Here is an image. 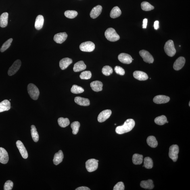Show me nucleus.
Segmentation results:
<instances>
[{
    "instance_id": "f257e3e1",
    "label": "nucleus",
    "mask_w": 190,
    "mask_h": 190,
    "mask_svg": "<svg viewBox=\"0 0 190 190\" xmlns=\"http://www.w3.org/2000/svg\"><path fill=\"white\" fill-rule=\"evenodd\" d=\"M135 124V121L133 119H128L124 123L123 125L117 127L116 128V132L120 135L129 132L133 129Z\"/></svg>"
},
{
    "instance_id": "f03ea898",
    "label": "nucleus",
    "mask_w": 190,
    "mask_h": 190,
    "mask_svg": "<svg viewBox=\"0 0 190 190\" xmlns=\"http://www.w3.org/2000/svg\"><path fill=\"white\" fill-rule=\"evenodd\" d=\"M105 35L106 39L111 42H116L120 39V36L113 28L107 29L105 32Z\"/></svg>"
},
{
    "instance_id": "7ed1b4c3",
    "label": "nucleus",
    "mask_w": 190,
    "mask_h": 190,
    "mask_svg": "<svg viewBox=\"0 0 190 190\" xmlns=\"http://www.w3.org/2000/svg\"><path fill=\"white\" fill-rule=\"evenodd\" d=\"M27 90L30 97L34 100H37L40 95L39 90L37 86L33 84H29L28 86Z\"/></svg>"
},
{
    "instance_id": "20e7f679",
    "label": "nucleus",
    "mask_w": 190,
    "mask_h": 190,
    "mask_svg": "<svg viewBox=\"0 0 190 190\" xmlns=\"http://www.w3.org/2000/svg\"><path fill=\"white\" fill-rule=\"evenodd\" d=\"M164 49L165 53L168 56H173L176 53L173 41L172 40H169L167 41L165 44Z\"/></svg>"
},
{
    "instance_id": "39448f33",
    "label": "nucleus",
    "mask_w": 190,
    "mask_h": 190,
    "mask_svg": "<svg viewBox=\"0 0 190 190\" xmlns=\"http://www.w3.org/2000/svg\"><path fill=\"white\" fill-rule=\"evenodd\" d=\"M99 161L95 159H91L86 162V168L88 172H93L96 170L98 166Z\"/></svg>"
},
{
    "instance_id": "423d86ee",
    "label": "nucleus",
    "mask_w": 190,
    "mask_h": 190,
    "mask_svg": "<svg viewBox=\"0 0 190 190\" xmlns=\"http://www.w3.org/2000/svg\"><path fill=\"white\" fill-rule=\"evenodd\" d=\"M179 151V147L177 145H173L170 147L169 156L174 162H176L178 160Z\"/></svg>"
},
{
    "instance_id": "0eeeda50",
    "label": "nucleus",
    "mask_w": 190,
    "mask_h": 190,
    "mask_svg": "<svg viewBox=\"0 0 190 190\" xmlns=\"http://www.w3.org/2000/svg\"><path fill=\"white\" fill-rule=\"evenodd\" d=\"M95 45L93 42L87 41L83 42L80 45V50L84 52H90L95 50Z\"/></svg>"
},
{
    "instance_id": "6e6552de",
    "label": "nucleus",
    "mask_w": 190,
    "mask_h": 190,
    "mask_svg": "<svg viewBox=\"0 0 190 190\" xmlns=\"http://www.w3.org/2000/svg\"><path fill=\"white\" fill-rule=\"evenodd\" d=\"M21 66V61L20 59H17L15 61L8 71L9 76H12L16 74L20 68Z\"/></svg>"
},
{
    "instance_id": "1a4fd4ad",
    "label": "nucleus",
    "mask_w": 190,
    "mask_h": 190,
    "mask_svg": "<svg viewBox=\"0 0 190 190\" xmlns=\"http://www.w3.org/2000/svg\"><path fill=\"white\" fill-rule=\"evenodd\" d=\"M139 53L140 56L143 59L145 62L149 63H153L154 61V59L152 55L148 51L143 50L140 51Z\"/></svg>"
},
{
    "instance_id": "9d476101",
    "label": "nucleus",
    "mask_w": 190,
    "mask_h": 190,
    "mask_svg": "<svg viewBox=\"0 0 190 190\" xmlns=\"http://www.w3.org/2000/svg\"><path fill=\"white\" fill-rule=\"evenodd\" d=\"M112 114V111L110 110H106L102 111L98 117V120L99 122L102 123L105 121Z\"/></svg>"
},
{
    "instance_id": "9b49d317",
    "label": "nucleus",
    "mask_w": 190,
    "mask_h": 190,
    "mask_svg": "<svg viewBox=\"0 0 190 190\" xmlns=\"http://www.w3.org/2000/svg\"><path fill=\"white\" fill-rule=\"evenodd\" d=\"M118 59L120 62L124 64H129L132 62V58L130 55L122 53L118 55Z\"/></svg>"
},
{
    "instance_id": "f8f14e48",
    "label": "nucleus",
    "mask_w": 190,
    "mask_h": 190,
    "mask_svg": "<svg viewBox=\"0 0 190 190\" xmlns=\"http://www.w3.org/2000/svg\"><path fill=\"white\" fill-rule=\"evenodd\" d=\"M16 145L23 158L24 159L27 158L28 156V153L23 144L20 141H17Z\"/></svg>"
},
{
    "instance_id": "ddd939ff",
    "label": "nucleus",
    "mask_w": 190,
    "mask_h": 190,
    "mask_svg": "<svg viewBox=\"0 0 190 190\" xmlns=\"http://www.w3.org/2000/svg\"><path fill=\"white\" fill-rule=\"evenodd\" d=\"M67 37V34L66 32H61L55 34L54 40L57 43L62 44L66 41Z\"/></svg>"
},
{
    "instance_id": "4468645a",
    "label": "nucleus",
    "mask_w": 190,
    "mask_h": 190,
    "mask_svg": "<svg viewBox=\"0 0 190 190\" xmlns=\"http://www.w3.org/2000/svg\"><path fill=\"white\" fill-rule=\"evenodd\" d=\"M170 98L169 97L164 95H158L153 99V101L156 104H162L168 102Z\"/></svg>"
},
{
    "instance_id": "2eb2a0df",
    "label": "nucleus",
    "mask_w": 190,
    "mask_h": 190,
    "mask_svg": "<svg viewBox=\"0 0 190 190\" xmlns=\"http://www.w3.org/2000/svg\"><path fill=\"white\" fill-rule=\"evenodd\" d=\"M186 60L183 57H180L175 62L173 68L175 70H181L185 64Z\"/></svg>"
},
{
    "instance_id": "dca6fc26",
    "label": "nucleus",
    "mask_w": 190,
    "mask_h": 190,
    "mask_svg": "<svg viewBox=\"0 0 190 190\" xmlns=\"http://www.w3.org/2000/svg\"><path fill=\"white\" fill-rule=\"evenodd\" d=\"M9 161L8 153L6 150L0 147V162L3 164H7Z\"/></svg>"
},
{
    "instance_id": "f3484780",
    "label": "nucleus",
    "mask_w": 190,
    "mask_h": 190,
    "mask_svg": "<svg viewBox=\"0 0 190 190\" xmlns=\"http://www.w3.org/2000/svg\"><path fill=\"white\" fill-rule=\"evenodd\" d=\"M102 9V7L100 5L93 7L90 12V16L93 19L97 18L101 14Z\"/></svg>"
},
{
    "instance_id": "a211bd4d",
    "label": "nucleus",
    "mask_w": 190,
    "mask_h": 190,
    "mask_svg": "<svg viewBox=\"0 0 190 190\" xmlns=\"http://www.w3.org/2000/svg\"><path fill=\"white\" fill-rule=\"evenodd\" d=\"M133 76L136 79L140 81H145L148 78V76L145 73L141 71H136L133 73Z\"/></svg>"
},
{
    "instance_id": "6ab92c4d",
    "label": "nucleus",
    "mask_w": 190,
    "mask_h": 190,
    "mask_svg": "<svg viewBox=\"0 0 190 190\" xmlns=\"http://www.w3.org/2000/svg\"><path fill=\"white\" fill-rule=\"evenodd\" d=\"M73 62L72 59L65 58L61 59L59 62V67L61 70H63L66 69Z\"/></svg>"
},
{
    "instance_id": "aec40b11",
    "label": "nucleus",
    "mask_w": 190,
    "mask_h": 190,
    "mask_svg": "<svg viewBox=\"0 0 190 190\" xmlns=\"http://www.w3.org/2000/svg\"><path fill=\"white\" fill-rule=\"evenodd\" d=\"M90 86L93 91L98 92L102 91L103 84L99 81H95L90 84Z\"/></svg>"
},
{
    "instance_id": "412c9836",
    "label": "nucleus",
    "mask_w": 190,
    "mask_h": 190,
    "mask_svg": "<svg viewBox=\"0 0 190 190\" xmlns=\"http://www.w3.org/2000/svg\"><path fill=\"white\" fill-rule=\"evenodd\" d=\"M74 101L77 104L82 106H88L90 105V101L89 99L80 97L75 98Z\"/></svg>"
},
{
    "instance_id": "4be33fe9",
    "label": "nucleus",
    "mask_w": 190,
    "mask_h": 190,
    "mask_svg": "<svg viewBox=\"0 0 190 190\" xmlns=\"http://www.w3.org/2000/svg\"><path fill=\"white\" fill-rule=\"evenodd\" d=\"M64 156L62 150H59L58 152L55 153L53 160L54 164L57 165L62 162Z\"/></svg>"
},
{
    "instance_id": "5701e85b",
    "label": "nucleus",
    "mask_w": 190,
    "mask_h": 190,
    "mask_svg": "<svg viewBox=\"0 0 190 190\" xmlns=\"http://www.w3.org/2000/svg\"><path fill=\"white\" fill-rule=\"evenodd\" d=\"M44 23V19L43 16L39 15L36 17L34 26L36 29L40 30L43 27Z\"/></svg>"
},
{
    "instance_id": "b1692460",
    "label": "nucleus",
    "mask_w": 190,
    "mask_h": 190,
    "mask_svg": "<svg viewBox=\"0 0 190 190\" xmlns=\"http://www.w3.org/2000/svg\"><path fill=\"white\" fill-rule=\"evenodd\" d=\"M9 14L5 12L2 13L0 17V26L1 28H5L8 24Z\"/></svg>"
},
{
    "instance_id": "393cba45",
    "label": "nucleus",
    "mask_w": 190,
    "mask_h": 190,
    "mask_svg": "<svg viewBox=\"0 0 190 190\" xmlns=\"http://www.w3.org/2000/svg\"><path fill=\"white\" fill-rule=\"evenodd\" d=\"M86 68V65L84 64V61H80L74 64L73 69L74 72H77L85 70Z\"/></svg>"
},
{
    "instance_id": "a878e982",
    "label": "nucleus",
    "mask_w": 190,
    "mask_h": 190,
    "mask_svg": "<svg viewBox=\"0 0 190 190\" xmlns=\"http://www.w3.org/2000/svg\"><path fill=\"white\" fill-rule=\"evenodd\" d=\"M11 108L10 102L7 100H5L0 103V112L8 111Z\"/></svg>"
},
{
    "instance_id": "bb28decb",
    "label": "nucleus",
    "mask_w": 190,
    "mask_h": 190,
    "mask_svg": "<svg viewBox=\"0 0 190 190\" xmlns=\"http://www.w3.org/2000/svg\"><path fill=\"white\" fill-rule=\"evenodd\" d=\"M141 187L144 189H152L154 187L153 182L151 180H148L147 181H143L140 183Z\"/></svg>"
},
{
    "instance_id": "cd10ccee",
    "label": "nucleus",
    "mask_w": 190,
    "mask_h": 190,
    "mask_svg": "<svg viewBox=\"0 0 190 190\" xmlns=\"http://www.w3.org/2000/svg\"><path fill=\"white\" fill-rule=\"evenodd\" d=\"M122 14V11L118 7H115L111 11L110 16L111 18H116L120 17Z\"/></svg>"
},
{
    "instance_id": "c85d7f7f",
    "label": "nucleus",
    "mask_w": 190,
    "mask_h": 190,
    "mask_svg": "<svg viewBox=\"0 0 190 190\" xmlns=\"http://www.w3.org/2000/svg\"><path fill=\"white\" fill-rule=\"evenodd\" d=\"M147 143L150 147L155 148L158 145V142L154 136H150L148 137L147 140Z\"/></svg>"
},
{
    "instance_id": "c756f323",
    "label": "nucleus",
    "mask_w": 190,
    "mask_h": 190,
    "mask_svg": "<svg viewBox=\"0 0 190 190\" xmlns=\"http://www.w3.org/2000/svg\"><path fill=\"white\" fill-rule=\"evenodd\" d=\"M132 162L134 164L136 165L141 164L143 162V155L136 153V154H134L132 156Z\"/></svg>"
},
{
    "instance_id": "7c9ffc66",
    "label": "nucleus",
    "mask_w": 190,
    "mask_h": 190,
    "mask_svg": "<svg viewBox=\"0 0 190 190\" xmlns=\"http://www.w3.org/2000/svg\"><path fill=\"white\" fill-rule=\"evenodd\" d=\"M31 128V132L32 139L34 142H37L39 140V135L37 131V129L35 126L34 125H32Z\"/></svg>"
},
{
    "instance_id": "2f4dec72",
    "label": "nucleus",
    "mask_w": 190,
    "mask_h": 190,
    "mask_svg": "<svg viewBox=\"0 0 190 190\" xmlns=\"http://www.w3.org/2000/svg\"><path fill=\"white\" fill-rule=\"evenodd\" d=\"M58 123L59 126L62 128H65L70 124V121L67 118H59L58 120Z\"/></svg>"
},
{
    "instance_id": "473e14b6",
    "label": "nucleus",
    "mask_w": 190,
    "mask_h": 190,
    "mask_svg": "<svg viewBox=\"0 0 190 190\" xmlns=\"http://www.w3.org/2000/svg\"><path fill=\"white\" fill-rule=\"evenodd\" d=\"M153 161L150 157H146L144 159V164L143 167H145L146 168L150 169L153 167Z\"/></svg>"
},
{
    "instance_id": "72a5a7b5",
    "label": "nucleus",
    "mask_w": 190,
    "mask_h": 190,
    "mask_svg": "<svg viewBox=\"0 0 190 190\" xmlns=\"http://www.w3.org/2000/svg\"><path fill=\"white\" fill-rule=\"evenodd\" d=\"M167 120L166 116L164 115H162L155 118V122L158 125H162L166 123Z\"/></svg>"
},
{
    "instance_id": "f704fd0d",
    "label": "nucleus",
    "mask_w": 190,
    "mask_h": 190,
    "mask_svg": "<svg viewBox=\"0 0 190 190\" xmlns=\"http://www.w3.org/2000/svg\"><path fill=\"white\" fill-rule=\"evenodd\" d=\"M141 8L143 10L149 11L154 9V7L147 1H143L141 3Z\"/></svg>"
},
{
    "instance_id": "c9c22d12",
    "label": "nucleus",
    "mask_w": 190,
    "mask_h": 190,
    "mask_svg": "<svg viewBox=\"0 0 190 190\" xmlns=\"http://www.w3.org/2000/svg\"><path fill=\"white\" fill-rule=\"evenodd\" d=\"M80 127V123L78 121L73 122L71 124V127L73 130L72 133L76 135L78 134Z\"/></svg>"
},
{
    "instance_id": "e433bc0d",
    "label": "nucleus",
    "mask_w": 190,
    "mask_h": 190,
    "mask_svg": "<svg viewBox=\"0 0 190 190\" xmlns=\"http://www.w3.org/2000/svg\"><path fill=\"white\" fill-rule=\"evenodd\" d=\"M65 16L67 18L73 19L75 18L77 16L78 13L74 10H67L64 13Z\"/></svg>"
},
{
    "instance_id": "4c0bfd02",
    "label": "nucleus",
    "mask_w": 190,
    "mask_h": 190,
    "mask_svg": "<svg viewBox=\"0 0 190 190\" xmlns=\"http://www.w3.org/2000/svg\"><path fill=\"white\" fill-rule=\"evenodd\" d=\"M70 91L73 93L77 94L83 93L84 90L82 87L74 84L72 86Z\"/></svg>"
},
{
    "instance_id": "58836bf2",
    "label": "nucleus",
    "mask_w": 190,
    "mask_h": 190,
    "mask_svg": "<svg viewBox=\"0 0 190 190\" xmlns=\"http://www.w3.org/2000/svg\"><path fill=\"white\" fill-rule=\"evenodd\" d=\"M13 41V39L12 38H10L6 41L4 43L0 49V51L1 52H3L9 48L11 45V43Z\"/></svg>"
},
{
    "instance_id": "ea45409f",
    "label": "nucleus",
    "mask_w": 190,
    "mask_h": 190,
    "mask_svg": "<svg viewBox=\"0 0 190 190\" xmlns=\"http://www.w3.org/2000/svg\"><path fill=\"white\" fill-rule=\"evenodd\" d=\"M103 74L106 76H109L113 72V69L111 67L109 66L103 67L102 70Z\"/></svg>"
},
{
    "instance_id": "a19ab883",
    "label": "nucleus",
    "mask_w": 190,
    "mask_h": 190,
    "mask_svg": "<svg viewBox=\"0 0 190 190\" xmlns=\"http://www.w3.org/2000/svg\"><path fill=\"white\" fill-rule=\"evenodd\" d=\"M92 77V73L90 71H85L81 73L80 77L81 79L88 80Z\"/></svg>"
},
{
    "instance_id": "79ce46f5",
    "label": "nucleus",
    "mask_w": 190,
    "mask_h": 190,
    "mask_svg": "<svg viewBox=\"0 0 190 190\" xmlns=\"http://www.w3.org/2000/svg\"><path fill=\"white\" fill-rule=\"evenodd\" d=\"M13 182L11 180H8L5 182L4 189V190H12L13 187Z\"/></svg>"
},
{
    "instance_id": "37998d69",
    "label": "nucleus",
    "mask_w": 190,
    "mask_h": 190,
    "mask_svg": "<svg viewBox=\"0 0 190 190\" xmlns=\"http://www.w3.org/2000/svg\"><path fill=\"white\" fill-rule=\"evenodd\" d=\"M114 70L117 74L120 75V76H124L125 73V71L124 69L119 66H116L115 67Z\"/></svg>"
},
{
    "instance_id": "c03bdc74",
    "label": "nucleus",
    "mask_w": 190,
    "mask_h": 190,
    "mask_svg": "<svg viewBox=\"0 0 190 190\" xmlns=\"http://www.w3.org/2000/svg\"><path fill=\"white\" fill-rule=\"evenodd\" d=\"M125 186L124 183L122 182H120L117 183L115 185L113 190H124Z\"/></svg>"
},
{
    "instance_id": "a18cd8bd",
    "label": "nucleus",
    "mask_w": 190,
    "mask_h": 190,
    "mask_svg": "<svg viewBox=\"0 0 190 190\" xmlns=\"http://www.w3.org/2000/svg\"><path fill=\"white\" fill-rule=\"evenodd\" d=\"M76 190H90V189L89 188L87 187H85V186H82V187H80L77 188L76 189Z\"/></svg>"
},
{
    "instance_id": "49530a36",
    "label": "nucleus",
    "mask_w": 190,
    "mask_h": 190,
    "mask_svg": "<svg viewBox=\"0 0 190 190\" xmlns=\"http://www.w3.org/2000/svg\"><path fill=\"white\" fill-rule=\"evenodd\" d=\"M147 18L144 19L143 20V28L146 29L147 28Z\"/></svg>"
},
{
    "instance_id": "de8ad7c7",
    "label": "nucleus",
    "mask_w": 190,
    "mask_h": 190,
    "mask_svg": "<svg viewBox=\"0 0 190 190\" xmlns=\"http://www.w3.org/2000/svg\"><path fill=\"white\" fill-rule=\"evenodd\" d=\"M159 21H155L154 23V27L155 30H157L159 28Z\"/></svg>"
},
{
    "instance_id": "09e8293b",
    "label": "nucleus",
    "mask_w": 190,
    "mask_h": 190,
    "mask_svg": "<svg viewBox=\"0 0 190 190\" xmlns=\"http://www.w3.org/2000/svg\"><path fill=\"white\" fill-rule=\"evenodd\" d=\"M168 121L167 120V121L166 122V123H168Z\"/></svg>"
},
{
    "instance_id": "8fccbe9b",
    "label": "nucleus",
    "mask_w": 190,
    "mask_h": 190,
    "mask_svg": "<svg viewBox=\"0 0 190 190\" xmlns=\"http://www.w3.org/2000/svg\"><path fill=\"white\" fill-rule=\"evenodd\" d=\"M189 106H190V102H189Z\"/></svg>"
},
{
    "instance_id": "3c124183",
    "label": "nucleus",
    "mask_w": 190,
    "mask_h": 190,
    "mask_svg": "<svg viewBox=\"0 0 190 190\" xmlns=\"http://www.w3.org/2000/svg\"><path fill=\"white\" fill-rule=\"evenodd\" d=\"M114 125H116V124H115Z\"/></svg>"
},
{
    "instance_id": "603ef678",
    "label": "nucleus",
    "mask_w": 190,
    "mask_h": 190,
    "mask_svg": "<svg viewBox=\"0 0 190 190\" xmlns=\"http://www.w3.org/2000/svg\"><path fill=\"white\" fill-rule=\"evenodd\" d=\"M179 47H181V45H180Z\"/></svg>"
}]
</instances>
